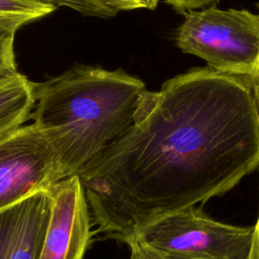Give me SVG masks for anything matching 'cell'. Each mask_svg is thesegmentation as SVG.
<instances>
[{
  "instance_id": "6da1fadb",
  "label": "cell",
  "mask_w": 259,
  "mask_h": 259,
  "mask_svg": "<svg viewBox=\"0 0 259 259\" xmlns=\"http://www.w3.org/2000/svg\"><path fill=\"white\" fill-rule=\"evenodd\" d=\"M258 167L250 80L205 67L146 89L128 128L76 175L98 231L128 245L149 224L226 194Z\"/></svg>"
},
{
  "instance_id": "7a4b0ae2",
  "label": "cell",
  "mask_w": 259,
  "mask_h": 259,
  "mask_svg": "<svg viewBox=\"0 0 259 259\" xmlns=\"http://www.w3.org/2000/svg\"><path fill=\"white\" fill-rule=\"evenodd\" d=\"M145 83L123 70L80 66L33 83V124L66 175L78 171L131 125Z\"/></svg>"
},
{
  "instance_id": "3957f363",
  "label": "cell",
  "mask_w": 259,
  "mask_h": 259,
  "mask_svg": "<svg viewBox=\"0 0 259 259\" xmlns=\"http://www.w3.org/2000/svg\"><path fill=\"white\" fill-rule=\"evenodd\" d=\"M176 46L203 59L210 70L251 80L259 64V14L215 5L181 13Z\"/></svg>"
},
{
  "instance_id": "277c9868",
  "label": "cell",
  "mask_w": 259,
  "mask_h": 259,
  "mask_svg": "<svg viewBox=\"0 0 259 259\" xmlns=\"http://www.w3.org/2000/svg\"><path fill=\"white\" fill-rule=\"evenodd\" d=\"M253 233L254 226L222 223L193 205L154 221L134 240L166 259H249Z\"/></svg>"
},
{
  "instance_id": "5b68a950",
  "label": "cell",
  "mask_w": 259,
  "mask_h": 259,
  "mask_svg": "<svg viewBox=\"0 0 259 259\" xmlns=\"http://www.w3.org/2000/svg\"><path fill=\"white\" fill-rule=\"evenodd\" d=\"M65 177L52 146L33 123L0 143V209L50 191Z\"/></svg>"
},
{
  "instance_id": "8992f818",
  "label": "cell",
  "mask_w": 259,
  "mask_h": 259,
  "mask_svg": "<svg viewBox=\"0 0 259 259\" xmlns=\"http://www.w3.org/2000/svg\"><path fill=\"white\" fill-rule=\"evenodd\" d=\"M50 193L51 215L38 259H83L91 238V217L79 177H65Z\"/></svg>"
},
{
  "instance_id": "52a82bcc",
  "label": "cell",
  "mask_w": 259,
  "mask_h": 259,
  "mask_svg": "<svg viewBox=\"0 0 259 259\" xmlns=\"http://www.w3.org/2000/svg\"><path fill=\"white\" fill-rule=\"evenodd\" d=\"M50 191L0 209V259H38L51 215Z\"/></svg>"
},
{
  "instance_id": "ba28073f",
  "label": "cell",
  "mask_w": 259,
  "mask_h": 259,
  "mask_svg": "<svg viewBox=\"0 0 259 259\" xmlns=\"http://www.w3.org/2000/svg\"><path fill=\"white\" fill-rule=\"evenodd\" d=\"M33 83L18 74L0 84V143L24 125L34 106Z\"/></svg>"
},
{
  "instance_id": "9c48e42d",
  "label": "cell",
  "mask_w": 259,
  "mask_h": 259,
  "mask_svg": "<svg viewBox=\"0 0 259 259\" xmlns=\"http://www.w3.org/2000/svg\"><path fill=\"white\" fill-rule=\"evenodd\" d=\"M56 8L30 0H0V31L14 33L23 25L37 20Z\"/></svg>"
},
{
  "instance_id": "30bf717a",
  "label": "cell",
  "mask_w": 259,
  "mask_h": 259,
  "mask_svg": "<svg viewBox=\"0 0 259 259\" xmlns=\"http://www.w3.org/2000/svg\"><path fill=\"white\" fill-rule=\"evenodd\" d=\"M33 2L57 7H68L82 15L100 18H110L117 14L102 0H30Z\"/></svg>"
},
{
  "instance_id": "8fae6325",
  "label": "cell",
  "mask_w": 259,
  "mask_h": 259,
  "mask_svg": "<svg viewBox=\"0 0 259 259\" xmlns=\"http://www.w3.org/2000/svg\"><path fill=\"white\" fill-rule=\"evenodd\" d=\"M14 33L0 31V84L18 75L14 55Z\"/></svg>"
},
{
  "instance_id": "7c38bea8",
  "label": "cell",
  "mask_w": 259,
  "mask_h": 259,
  "mask_svg": "<svg viewBox=\"0 0 259 259\" xmlns=\"http://www.w3.org/2000/svg\"><path fill=\"white\" fill-rule=\"evenodd\" d=\"M161 1V0H160ZM171 6L176 12L183 13L190 10H197L217 4L220 0H162Z\"/></svg>"
},
{
  "instance_id": "4fadbf2b",
  "label": "cell",
  "mask_w": 259,
  "mask_h": 259,
  "mask_svg": "<svg viewBox=\"0 0 259 259\" xmlns=\"http://www.w3.org/2000/svg\"><path fill=\"white\" fill-rule=\"evenodd\" d=\"M128 246L131 248L130 259H166L159 251L139 240L132 241Z\"/></svg>"
},
{
  "instance_id": "5bb4252c",
  "label": "cell",
  "mask_w": 259,
  "mask_h": 259,
  "mask_svg": "<svg viewBox=\"0 0 259 259\" xmlns=\"http://www.w3.org/2000/svg\"><path fill=\"white\" fill-rule=\"evenodd\" d=\"M108 7L116 11H131L139 8H144L142 0H102Z\"/></svg>"
},
{
  "instance_id": "9a60e30c",
  "label": "cell",
  "mask_w": 259,
  "mask_h": 259,
  "mask_svg": "<svg viewBox=\"0 0 259 259\" xmlns=\"http://www.w3.org/2000/svg\"><path fill=\"white\" fill-rule=\"evenodd\" d=\"M259 169V167H258ZM249 259H259V217L256 225L254 226L253 240H252V248L250 252Z\"/></svg>"
},
{
  "instance_id": "2e32d148",
  "label": "cell",
  "mask_w": 259,
  "mask_h": 259,
  "mask_svg": "<svg viewBox=\"0 0 259 259\" xmlns=\"http://www.w3.org/2000/svg\"><path fill=\"white\" fill-rule=\"evenodd\" d=\"M258 10H259V2L257 4ZM251 83V88H252V94L255 102V106L257 109V113L259 116V64H258V69L256 72V75L250 80Z\"/></svg>"
},
{
  "instance_id": "e0dca14e",
  "label": "cell",
  "mask_w": 259,
  "mask_h": 259,
  "mask_svg": "<svg viewBox=\"0 0 259 259\" xmlns=\"http://www.w3.org/2000/svg\"><path fill=\"white\" fill-rule=\"evenodd\" d=\"M142 2L144 5V8L154 10L158 6V3L160 2V0H142Z\"/></svg>"
}]
</instances>
